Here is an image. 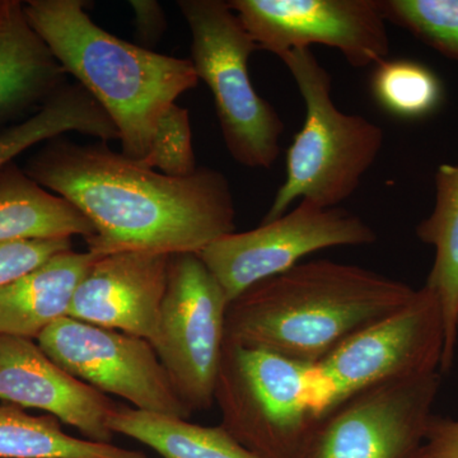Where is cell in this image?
<instances>
[{"label":"cell","mask_w":458,"mask_h":458,"mask_svg":"<svg viewBox=\"0 0 458 458\" xmlns=\"http://www.w3.org/2000/svg\"><path fill=\"white\" fill-rule=\"evenodd\" d=\"M26 174L73 205L92 225L87 251L199 254L236 231V205L227 177L198 167L172 177L108 147L65 135L42 144Z\"/></svg>","instance_id":"obj_1"},{"label":"cell","mask_w":458,"mask_h":458,"mask_svg":"<svg viewBox=\"0 0 458 458\" xmlns=\"http://www.w3.org/2000/svg\"><path fill=\"white\" fill-rule=\"evenodd\" d=\"M415 292L358 265L301 262L229 303L225 339L315 366L361 328L405 306Z\"/></svg>","instance_id":"obj_2"},{"label":"cell","mask_w":458,"mask_h":458,"mask_svg":"<svg viewBox=\"0 0 458 458\" xmlns=\"http://www.w3.org/2000/svg\"><path fill=\"white\" fill-rule=\"evenodd\" d=\"M84 0H27V22L66 75L104 108L119 132L122 153L141 161L159 120L199 83L190 59L156 53L107 32Z\"/></svg>","instance_id":"obj_3"},{"label":"cell","mask_w":458,"mask_h":458,"mask_svg":"<svg viewBox=\"0 0 458 458\" xmlns=\"http://www.w3.org/2000/svg\"><path fill=\"white\" fill-rule=\"evenodd\" d=\"M280 59L300 89L306 116L286 152L284 183L261 223L284 216L298 199L339 207L360 188L384 146L378 125L334 104L331 74L311 49L288 51Z\"/></svg>","instance_id":"obj_4"},{"label":"cell","mask_w":458,"mask_h":458,"mask_svg":"<svg viewBox=\"0 0 458 458\" xmlns=\"http://www.w3.org/2000/svg\"><path fill=\"white\" fill-rule=\"evenodd\" d=\"M214 403L221 426L259 458H297L321 415L315 366L229 339Z\"/></svg>","instance_id":"obj_5"},{"label":"cell","mask_w":458,"mask_h":458,"mask_svg":"<svg viewBox=\"0 0 458 458\" xmlns=\"http://www.w3.org/2000/svg\"><path fill=\"white\" fill-rule=\"evenodd\" d=\"M177 7L191 33L190 60L212 92L229 155L247 168L269 170L285 125L250 80L249 60L258 47L225 0H179Z\"/></svg>","instance_id":"obj_6"},{"label":"cell","mask_w":458,"mask_h":458,"mask_svg":"<svg viewBox=\"0 0 458 458\" xmlns=\"http://www.w3.org/2000/svg\"><path fill=\"white\" fill-rule=\"evenodd\" d=\"M445 345L441 303L424 285L315 364L321 414L377 385L441 372Z\"/></svg>","instance_id":"obj_7"},{"label":"cell","mask_w":458,"mask_h":458,"mask_svg":"<svg viewBox=\"0 0 458 458\" xmlns=\"http://www.w3.org/2000/svg\"><path fill=\"white\" fill-rule=\"evenodd\" d=\"M229 302L198 254L171 255L153 348L192 412L212 408Z\"/></svg>","instance_id":"obj_8"},{"label":"cell","mask_w":458,"mask_h":458,"mask_svg":"<svg viewBox=\"0 0 458 458\" xmlns=\"http://www.w3.org/2000/svg\"><path fill=\"white\" fill-rule=\"evenodd\" d=\"M442 373L385 382L322 412L297 458H418Z\"/></svg>","instance_id":"obj_9"},{"label":"cell","mask_w":458,"mask_h":458,"mask_svg":"<svg viewBox=\"0 0 458 458\" xmlns=\"http://www.w3.org/2000/svg\"><path fill=\"white\" fill-rule=\"evenodd\" d=\"M375 229L344 208L301 200L284 216L246 232H232L199 252L228 302L250 286L292 269L307 255L328 247L372 245Z\"/></svg>","instance_id":"obj_10"},{"label":"cell","mask_w":458,"mask_h":458,"mask_svg":"<svg viewBox=\"0 0 458 458\" xmlns=\"http://www.w3.org/2000/svg\"><path fill=\"white\" fill-rule=\"evenodd\" d=\"M36 342L47 357L99 393L122 397L135 409L191 417L152 344L143 337L64 318Z\"/></svg>","instance_id":"obj_11"},{"label":"cell","mask_w":458,"mask_h":458,"mask_svg":"<svg viewBox=\"0 0 458 458\" xmlns=\"http://www.w3.org/2000/svg\"><path fill=\"white\" fill-rule=\"evenodd\" d=\"M258 50L280 57L324 45L352 68L390 56L387 21L379 0H229Z\"/></svg>","instance_id":"obj_12"},{"label":"cell","mask_w":458,"mask_h":458,"mask_svg":"<svg viewBox=\"0 0 458 458\" xmlns=\"http://www.w3.org/2000/svg\"><path fill=\"white\" fill-rule=\"evenodd\" d=\"M0 400L42 410L89 441H114L110 420L119 405L60 367L31 339L0 335Z\"/></svg>","instance_id":"obj_13"},{"label":"cell","mask_w":458,"mask_h":458,"mask_svg":"<svg viewBox=\"0 0 458 458\" xmlns=\"http://www.w3.org/2000/svg\"><path fill=\"white\" fill-rule=\"evenodd\" d=\"M170 259L135 251L101 256L78 285L68 318L152 342Z\"/></svg>","instance_id":"obj_14"},{"label":"cell","mask_w":458,"mask_h":458,"mask_svg":"<svg viewBox=\"0 0 458 458\" xmlns=\"http://www.w3.org/2000/svg\"><path fill=\"white\" fill-rule=\"evenodd\" d=\"M98 258L89 251L59 252L0 289V335L36 340L68 318L78 285Z\"/></svg>","instance_id":"obj_15"},{"label":"cell","mask_w":458,"mask_h":458,"mask_svg":"<svg viewBox=\"0 0 458 458\" xmlns=\"http://www.w3.org/2000/svg\"><path fill=\"white\" fill-rule=\"evenodd\" d=\"M66 83L64 69L38 35L17 2L0 30V125L40 108Z\"/></svg>","instance_id":"obj_16"},{"label":"cell","mask_w":458,"mask_h":458,"mask_svg":"<svg viewBox=\"0 0 458 458\" xmlns=\"http://www.w3.org/2000/svg\"><path fill=\"white\" fill-rule=\"evenodd\" d=\"M436 204L429 216L419 223L417 236L434 247L436 256L426 286L441 303L445 324V345L441 373L454 366L458 342V165L445 164L436 172Z\"/></svg>","instance_id":"obj_17"},{"label":"cell","mask_w":458,"mask_h":458,"mask_svg":"<svg viewBox=\"0 0 458 458\" xmlns=\"http://www.w3.org/2000/svg\"><path fill=\"white\" fill-rule=\"evenodd\" d=\"M82 213L11 164L0 174V243L92 236Z\"/></svg>","instance_id":"obj_18"},{"label":"cell","mask_w":458,"mask_h":458,"mask_svg":"<svg viewBox=\"0 0 458 458\" xmlns=\"http://www.w3.org/2000/svg\"><path fill=\"white\" fill-rule=\"evenodd\" d=\"M69 132L119 140L116 126L96 99L81 84L66 82L31 116L0 131V174L30 148Z\"/></svg>","instance_id":"obj_19"},{"label":"cell","mask_w":458,"mask_h":458,"mask_svg":"<svg viewBox=\"0 0 458 458\" xmlns=\"http://www.w3.org/2000/svg\"><path fill=\"white\" fill-rule=\"evenodd\" d=\"M114 434L146 445L162 458H259L222 426L119 405L110 420Z\"/></svg>","instance_id":"obj_20"},{"label":"cell","mask_w":458,"mask_h":458,"mask_svg":"<svg viewBox=\"0 0 458 458\" xmlns=\"http://www.w3.org/2000/svg\"><path fill=\"white\" fill-rule=\"evenodd\" d=\"M0 458H147L140 451L77 438L53 415H31L14 403L0 405Z\"/></svg>","instance_id":"obj_21"},{"label":"cell","mask_w":458,"mask_h":458,"mask_svg":"<svg viewBox=\"0 0 458 458\" xmlns=\"http://www.w3.org/2000/svg\"><path fill=\"white\" fill-rule=\"evenodd\" d=\"M370 89L388 113L406 120L432 116L445 101V86L429 66L411 59H386L375 66Z\"/></svg>","instance_id":"obj_22"},{"label":"cell","mask_w":458,"mask_h":458,"mask_svg":"<svg viewBox=\"0 0 458 458\" xmlns=\"http://www.w3.org/2000/svg\"><path fill=\"white\" fill-rule=\"evenodd\" d=\"M387 22L458 62V0H379Z\"/></svg>","instance_id":"obj_23"},{"label":"cell","mask_w":458,"mask_h":458,"mask_svg":"<svg viewBox=\"0 0 458 458\" xmlns=\"http://www.w3.org/2000/svg\"><path fill=\"white\" fill-rule=\"evenodd\" d=\"M141 164L172 177H185L197 171L188 108L172 105L159 120L152 143Z\"/></svg>","instance_id":"obj_24"},{"label":"cell","mask_w":458,"mask_h":458,"mask_svg":"<svg viewBox=\"0 0 458 458\" xmlns=\"http://www.w3.org/2000/svg\"><path fill=\"white\" fill-rule=\"evenodd\" d=\"M73 250V238L21 240L0 243V289L22 278L59 252Z\"/></svg>","instance_id":"obj_25"},{"label":"cell","mask_w":458,"mask_h":458,"mask_svg":"<svg viewBox=\"0 0 458 458\" xmlns=\"http://www.w3.org/2000/svg\"><path fill=\"white\" fill-rule=\"evenodd\" d=\"M129 5L134 13L135 35L143 47L149 49L164 38L167 18L164 7L156 0H131Z\"/></svg>","instance_id":"obj_26"},{"label":"cell","mask_w":458,"mask_h":458,"mask_svg":"<svg viewBox=\"0 0 458 458\" xmlns=\"http://www.w3.org/2000/svg\"><path fill=\"white\" fill-rule=\"evenodd\" d=\"M418 458H458V420L433 414Z\"/></svg>","instance_id":"obj_27"},{"label":"cell","mask_w":458,"mask_h":458,"mask_svg":"<svg viewBox=\"0 0 458 458\" xmlns=\"http://www.w3.org/2000/svg\"><path fill=\"white\" fill-rule=\"evenodd\" d=\"M17 2L18 0H0V30L7 23Z\"/></svg>","instance_id":"obj_28"},{"label":"cell","mask_w":458,"mask_h":458,"mask_svg":"<svg viewBox=\"0 0 458 458\" xmlns=\"http://www.w3.org/2000/svg\"><path fill=\"white\" fill-rule=\"evenodd\" d=\"M457 334H458V315H457Z\"/></svg>","instance_id":"obj_29"}]
</instances>
